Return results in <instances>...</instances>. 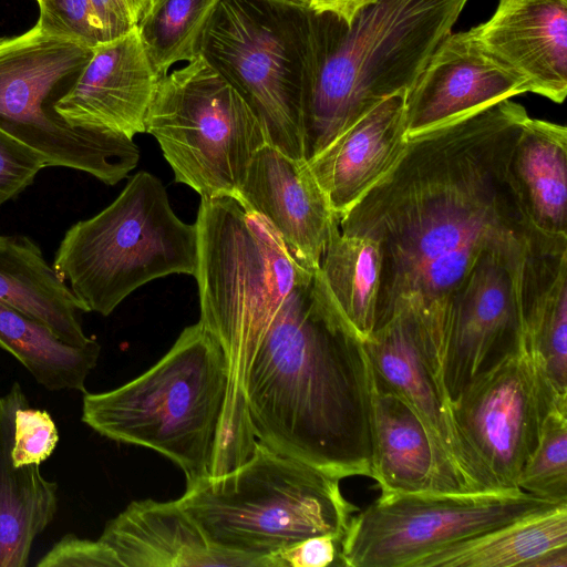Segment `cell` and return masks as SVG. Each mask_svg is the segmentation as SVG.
Masks as SVG:
<instances>
[{"label": "cell", "instance_id": "13", "mask_svg": "<svg viewBox=\"0 0 567 567\" xmlns=\"http://www.w3.org/2000/svg\"><path fill=\"white\" fill-rule=\"evenodd\" d=\"M523 248L483 252L450 298L440 379L451 402L524 344L516 284Z\"/></svg>", "mask_w": 567, "mask_h": 567}, {"label": "cell", "instance_id": "30", "mask_svg": "<svg viewBox=\"0 0 567 567\" xmlns=\"http://www.w3.org/2000/svg\"><path fill=\"white\" fill-rule=\"evenodd\" d=\"M517 486L540 498L567 502V410L554 408L545 417L537 447Z\"/></svg>", "mask_w": 567, "mask_h": 567}, {"label": "cell", "instance_id": "16", "mask_svg": "<svg viewBox=\"0 0 567 567\" xmlns=\"http://www.w3.org/2000/svg\"><path fill=\"white\" fill-rule=\"evenodd\" d=\"M84 70L55 104L72 126L132 137L145 132L156 73L137 27L92 49Z\"/></svg>", "mask_w": 567, "mask_h": 567}, {"label": "cell", "instance_id": "31", "mask_svg": "<svg viewBox=\"0 0 567 567\" xmlns=\"http://www.w3.org/2000/svg\"><path fill=\"white\" fill-rule=\"evenodd\" d=\"M58 441V429L47 411L30 408L29 403L17 410L11 450L16 467L40 465L52 455Z\"/></svg>", "mask_w": 567, "mask_h": 567}, {"label": "cell", "instance_id": "25", "mask_svg": "<svg viewBox=\"0 0 567 567\" xmlns=\"http://www.w3.org/2000/svg\"><path fill=\"white\" fill-rule=\"evenodd\" d=\"M0 302L45 323L69 344L93 340L82 327V305L27 236L0 235Z\"/></svg>", "mask_w": 567, "mask_h": 567}, {"label": "cell", "instance_id": "1", "mask_svg": "<svg viewBox=\"0 0 567 567\" xmlns=\"http://www.w3.org/2000/svg\"><path fill=\"white\" fill-rule=\"evenodd\" d=\"M527 117L506 99L408 136L394 167L337 216L341 233L369 237L381 250L374 330L405 307L444 327L450 298L477 258L523 248L534 226L507 162Z\"/></svg>", "mask_w": 567, "mask_h": 567}, {"label": "cell", "instance_id": "19", "mask_svg": "<svg viewBox=\"0 0 567 567\" xmlns=\"http://www.w3.org/2000/svg\"><path fill=\"white\" fill-rule=\"evenodd\" d=\"M499 62L523 76L529 92L555 103L567 94V0H499L470 30Z\"/></svg>", "mask_w": 567, "mask_h": 567}, {"label": "cell", "instance_id": "7", "mask_svg": "<svg viewBox=\"0 0 567 567\" xmlns=\"http://www.w3.org/2000/svg\"><path fill=\"white\" fill-rule=\"evenodd\" d=\"M196 256L195 224L181 220L162 182L142 171L107 207L66 230L53 267L84 312L109 316L148 281L194 275Z\"/></svg>", "mask_w": 567, "mask_h": 567}, {"label": "cell", "instance_id": "28", "mask_svg": "<svg viewBox=\"0 0 567 567\" xmlns=\"http://www.w3.org/2000/svg\"><path fill=\"white\" fill-rule=\"evenodd\" d=\"M381 268L378 243L341 233L336 216L320 270L341 312L362 340L375 328Z\"/></svg>", "mask_w": 567, "mask_h": 567}, {"label": "cell", "instance_id": "3", "mask_svg": "<svg viewBox=\"0 0 567 567\" xmlns=\"http://www.w3.org/2000/svg\"><path fill=\"white\" fill-rule=\"evenodd\" d=\"M468 0H378L351 23L305 10L302 131L308 162L378 102L409 90Z\"/></svg>", "mask_w": 567, "mask_h": 567}, {"label": "cell", "instance_id": "32", "mask_svg": "<svg viewBox=\"0 0 567 567\" xmlns=\"http://www.w3.org/2000/svg\"><path fill=\"white\" fill-rule=\"evenodd\" d=\"M38 25L49 34L91 48L103 42L90 0H41Z\"/></svg>", "mask_w": 567, "mask_h": 567}, {"label": "cell", "instance_id": "12", "mask_svg": "<svg viewBox=\"0 0 567 567\" xmlns=\"http://www.w3.org/2000/svg\"><path fill=\"white\" fill-rule=\"evenodd\" d=\"M560 405L525 348L471 382L452 402L461 440L486 485L515 491L543 423Z\"/></svg>", "mask_w": 567, "mask_h": 567}, {"label": "cell", "instance_id": "11", "mask_svg": "<svg viewBox=\"0 0 567 567\" xmlns=\"http://www.w3.org/2000/svg\"><path fill=\"white\" fill-rule=\"evenodd\" d=\"M563 503L567 502L522 489L381 494L351 518L341 544V566L413 567L427 554Z\"/></svg>", "mask_w": 567, "mask_h": 567}, {"label": "cell", "instance_id": "34", "mask_svg": "<svg viewBox=\"0 0 567 567\" xmlns=\"http://www.w3.org/2000/svg\"><path fill=\"white\" fill-rule=\"evenodd\" d=\"M38 567H122L116 554L100 538L64 535L37 564Z\"/></svg>", "mask_w": 567, "mask_h": 567}, {"label": "cell", "instance_id": "6", "mask_svg": "<svg viewBox=\"0 0 567 567\" xmlns=\"http://www.w3.org/2000/svg\"><path fill=\"white\" fill-rule=\"evenodd\" d=\"M340 478L257 441L235 470L186 488L177 499L217 547L264 560L311 536L343 538L359 508Z\"/></svg>", "mask_w": 567, "mask_h": 567}, {"label": "cell", "instance_id": "21", "mask_svg": "<svg viewBox=\"0 0 567 567\" xmlns=\"http://www.w3.org/2000/svg\"><path fill=\"white\" fill-rule=\"evenodd\" d=\"M122 567H267L264 560L214 545L176 501L130 503L100 536Z\"/></svg>", "mask_w": 567, "mask_h": 567}, {"label": "cell", "instance_id": "39", "mask_svg": "<svg viewBox=\"0 0 567 567\" xmlns=\"http://www.w3.org/2000/svg\"><path fill=\"white\" fill-rule=\"evenodd\" d=\"M37 1H38V3H39L41 0H37Z\"/></svg>", "mask_w": 567, "mask_h": 567}, {"label": "cell", "instance_id": "23", "mask_svg": "<svg viewBox=\"0 0 567 567\" xmlns=\"http://www.w3.org/2000/svg\"><path fill=\"white\" fill-rule=\"evenodd\" d=\"M28 400L18 382L0 396V567H24L34 539L54 518L58 485L40 465L12 463L14 416Z\"/></svg>", "mask_w": 567, "mask_h": 567}, {"label": "cell", "instance_id": "9", "mask_svg": "<svg viewBox=\"0 0 567 567\" xmlns=\"http://www.w3.org/2000/svg\"><path fill=\"white\" fill-rule=\"evenodd\" d=\"M177 183L200 197H237L268 144L257 114L202 54L158 81L145 118Z\"/></svg>", "mask_w": 567, "mask_h": 567}, {"label": "cell", "instance_id": "15", "mask_svg": "<svg viewBox=\"0 0 567 567\" xmlns=\"http://www.w3.org/2000/svg\"><path fill=\"white\" fill-rule=\"evenodd\" d=\"M525 92L527 81L487 52L470 30L451 32L406 92L408 136Z\"/></svg>", "mask_w": 567, "mask_h": 567}, {"label": "cell", "instance_id": "4", "mask_svg": "<svg viewBox=\"0 0 567 567\" xmlns=\"http://www.w3.org/2000/svg\"><path fill=\"white\" fill-rule=\"evenodd\" d=\"M195 227L199 322L229 367L226 454L243 463L257 442L245 398L251 360L286 298L316 270L302 266L279 234L235 196L200 197Z\"/></svg>", "mask_w": 567, "mask_h": 567}, {"label": "cell", "instance_id": "2", "mask_svg": "<svg viewBox=\"0 0 567 567\" xmlns=\"http://www.w3.org/2000/svg\"><path fill=\"white\" fill-rule=\"evenodd\" d=\"M245 398L257 441L340 480L372 478L371 365L320 269L270 322Z\"/></svg>", "mask_w": 567, "mask_h": 567}, {"label": "cell", "instance_id": "24", "mask_svg": "<svg viewBox=\"0 0 567 567\" xmlns=\"http://www.w3.org/2000/svg\"><path fill=\"white\" fill-rule=\"evenodd\" d=\"M508 182L538 230L567 235V128L527 117L507 162Z\"/></svg>", "mask_w": 567, "mask_h": 567}, {"label": "cell", "instance_id": "33", "mask_svg": "<svg viewBox=\"0 0 567 567\" xmlns=\"http://www.w3.org/2000/svg\"><path fill=\"white\" fill-rule=\"evenodd\" d=\"M45 167L39 154L0 131V207L29 187Z\"/></svg>", "mask_w": 567, "mask_h": 567}, {"label": "cell", "instance_id": "18", "mask_svg": "<svg viewBox=\"0 0 567 567\" xmlns=\"http://www.w3.org/2000/svg\"><path fill=\"white\" fill-rule=\"evenodd\" d=\"M525 348L567 406V235L533 227L516 264Z\"/></svg>", "mask_w": 567, "mask_h": 567}, {"label": "cell", "instance_id": "36", "mask_svg": "<svg viewBox=\"0 0 567 567\" xmlns=\"http://www.w3.org/2000/svg\"><path fill=\"white\" fill-rule=\"evenodd\" d=\"M102 39L109 41L135 29L155 0H90Z\"/></svg>", "mask_w": 567, "mask_h": 567}, {"label": "cell", "instance_id": "5", "mask_svg": "<svg viewBox=\"0 0 567 567\" xmlns=\"http://www.w3.org/2000/svg\"><path fill=\"white\" fill-rule=\"evenodd\" d=\"M228 392L226 354L198 321L141 375L110 391L85 392L82 422L110 440L166 456L188 488L229 472Z\"/></svg>", "mask_w": 567, "mask_h": 567}, {"label": "cell", "instance_id": "14", "mask_svg": "<svg viewBox=\"0 0 567 567\" xmlns=\"http://www.w3.org/2000/svg\"><path fill=\"white\" fill-rule=\"evenodd\" d=\"M372 371L417 413L464 493L493 492L471 460L440 380L436 348L423 315L405 307L363 340Z\"/></svg>", "mask_w": 567, "mask_h": 567}, {"label": "cell", "instance_id": "10", "mask_svg": "<svg viewBox=\"0 0 567 567\" xmlns=\"http://www.w3.org/2000/svg\"><path fill=\"white\" fill-rule=\"evenodd\" d=\"M306 9L274 0H220L202 44V55L257 114L268 144L296 159H305Z\"/></svg>", "mask_w": 567, "mask_h": 567}, {"label": "cell", "instance_id": "22", "mask_svg": "<svg viewBox=\"0 0 567 567\" xmlns=\"http://www.w3.org/2000/svg\"><path fill=\"white\" fill-rule=\"evenodd\" d=\"M372 478L381 494L464 493L413 408L371 369Z\"/></svg>", "mask_w": 567, "mask_h": 567}, {"label": "cell", "instance_id": "20", "mask_svg": "<svg viewBox=\"0 0 567 567\" xmlns=\"http://www.w3.org/2000/svg\"><path fill=\"white\" fill-rule=\"evenodd\" d=\"M406 92L378 102L308 161L336 216L359 202L402 156L408 142Z\"/></svg>", "mask_w": 567, "mask_h": 567}, {"label": "cell", "instance_id": "26", "mask_svg": "<svg viewBox=\"0 0 567 567\" xmlns=\"http://www.w3.org/2000/svg\"><path fill=\"white\" fill-rule=\"evenodd\" d=\"M567 547V503L493 532L446 546L413 567H537Z\"/></svg>", "mask_w": 567, "mask_h": 567}, {"label": "cell", "instance_id": "38", "mask_svg": "<svg viewBox=\"0 0 567 567\" xmlns=\"http://www.w3.org/2000/svg\"><path fill=\"white\" fill-rule=\"evenodd\" d=\"M285 4H290L300 8H308L309 0H274Z\"/></svg>", "mask_w": 567, "mask_h": 567}, {"label": "cell", "instance_id": "17", "mask_svg": "<svg viewBox=\"0 0 567 567\" xmlns=\"http://www.w3.org/2000/svg\"><path fill=\"white\" fill-rule=\"evenodd\" d=\"M237 198L279 234L302 266L320 268L336 215L306 159L266 144L252 157Z\"/></svg>", "mask_w": 567, "mask_h": 567}, {"label": "cell", "instance_id": "8", "mask_svg": "<svg viewBox=\"0 0 567 567\" xmlns=\"http://www.w3.org/2000/svg\"><path fill=\"white\" fill-rule=\"evenodd\" d=\"M93 48L35 24L0 39V131L34 151L47 167H66L115 185L133 171L140 151L123 134L74 127L56 111Z\"/></svg>", "mask_w": 567, "mask_h": 567}, {"label": "cell", "instance_id": "29", "mask_svg": "<svg viewBox=\"0 0 567 567\" xmlns=\"http://www.w3.org/2000/svg\"><path fill=\"white\" fill-rule=\"evenodd\" d=\"M220 0H155L137 25L159 78L202 54L204 33Z\"/></svg>", "mask_w": 567, "mask_h": 567}, {"label": "cell", "instance_id": "35", "mask_svg": "<svg viewBox=\"0 0 567 567\" xmlns=\"http://www.w3.org/2000/svg\"><path fill=\"white\" fill-rule=\"evenodd\" d=\"M343 538L331 534L311 536L278 551L272 557L276 567L341 566Z\"/></svg>", "mask_w": 567, "mask_h": 567}, {"label": "cell", "instance_id": "37", "mask_svg": "<svg viewBox=\"0 0 567 567\" xmlns=\"http://www.w3.org/2000/svg\"><path fill=\"white\" fill-rule=\"evenodd\" d=\"M378 0H309L308 9L317 13H331L351 23L358 13Z\"/></svg>", "mask_w": 567, "mask_h": 567}, {"label": "cell", "instance_id": "27", "mask_svg": "<svg viewBox=\"0 0 567 567\" xmlns=\"http://www.w3.org/2000/svg\"><path fill=\"white\" fill-rule=\"evenodd\" d=\"M0 347L10 352L50 391H85V381L95 368L100 343L85 346L61 340L45 323L0 302Z\"/></svg>", "mask_w": 567, "mask_h": 567}]
</instances>
